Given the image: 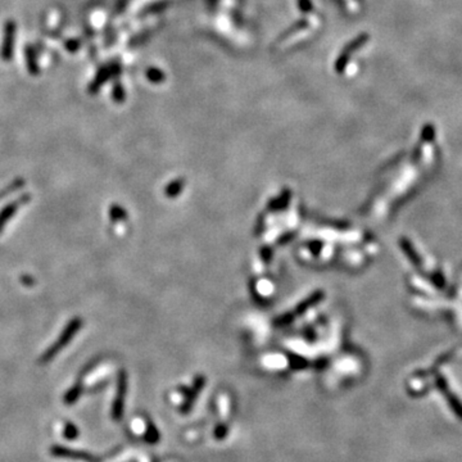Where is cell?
Wrapping results in <instances>:
<instances>
[{"label":"cell","mask_w":462,"mask_h":462,"mask_svg":"<svg viewBox=\"0 0 462 462\" xmlns=\"http://www.w3.org/2000/svg\"><path fill=\"white\" fill-rule=\"evenodd\" d=\"M145 439L149 443L158 442V439H160V434H158V432H157L156 426L150 425L149 424V426H148V434L145 435Z\"/></svg>","instance_id":"6da1fadb"},{"label":"cell","mask_w":462,"mask_h":462,"mask_svg":"<svg viewBox=\"0 0 462 462\" xmlns=\"http://www.w3.org/2000/svg\"><path fill=\"white\" fill-rule=\"evenodd\" d=\"M227 430H229V428H227L225 424H221V425L217 426L216 430H215V436L221 440V439H223L227 435Z\"/></svg>","instance_id":"7a4b0ae2"}]
</instances>
